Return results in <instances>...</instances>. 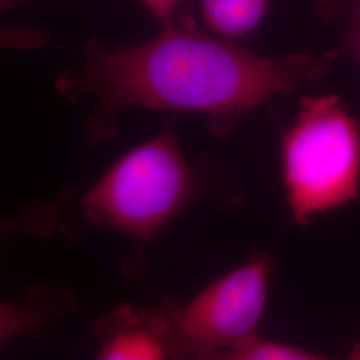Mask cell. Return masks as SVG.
I'll list each match as a JSON object with an SVG mask.
<instances>
[{
    "label": "cell",
    "instance_id": "3",
    "mask_svg": "<svg viewBox=\"0 0 360 360\" xmlns=\"http://www.w3.org/2000/svg\"><path fill=\"white\" fill-rule=\"evenodd\" d=\"M282 174L296 223L347 206L360 195V122L336 95L306 96L282 138Z\"/></svg>",
    "mask_w": 360,
    "mask_h": 360
},
{
    "label": "cell",
    "instance_id": "11",
    "mask_svg": "<svg viewBox=\"0 0 360 360\" xmlns=\"http://www.w3.org/2000/svg\"><path fill=\"white\" fill-rule=\"evenodd\" d=\"M349 359L360 360V345L352 349V352L349 355Z\"/></svg>",
    "mask_w": 360,
    "mask_h": 360
},
{
    "label": "cell",
    "instance_id": "10",
    "mask_svg": "<svg viewBox=\"0 0 360 360\" xmlns=\"http://www.w3.org/2000/svg\"><path fill=\"white\" fill-rule=\"evenodd\" d=\"M26 1L27 0H0V10L3 13H10L13 8H18L22 4H25Z\"/></svg>",
    "mask_w": 360,
    "mask_h": 360
},
{
    "label": "cell",
    "instance_id": "8",
    "mask_svg": "<svg viewBox=\"0 0 360 360\" xmlns=\"http://www.w3.org/2000/svg\"><path fill=\"white\" fill-rule=\"evenodd\" d=\"M160 27L169 26L193 13V0H138Z\"/></svg>",
    "mask_w": 360,
    "mask_h": 360
},
{
    "label": "cell",
    "instance_id": "1",
    "mask_svg": "<svg viewBox=\"0 0 360 360\" xmlns=\"http://www.w3.org/2000/svg\"><path fill=\"white\" fill-rule=\"evenodd\" d=\"M336 56H263L207 31L193 13L139 44L110 47L91 39L55 89L67 102L90 107L83 134L91 146L114 138L120 116L136 108L198 114L224 136L272 96L324 77Z\"/></svg>",
    "mask_w": 360,
    "mask_h": 360
},
{
    "label": "cell",
    "instance_id": "5",
    "mask_svg": "<svg viewBox=\"0 0 360 360\" xmlns=\"http://www.w3.org/2000/svg\"><path fill=\"white\" fill-rule=\"evenodd\" d=\"M103 360H154L171 354L167 309L122 306L95 326Z\"/></svg>",
    "mask_w": 360,
    "mask_h": 360
},
{
    "label": "cell",
    "instance_id": "2",
    "mask_svg": "<svg viewBox=\"0 0 360 360\" xmlns=\"http://www.w3.org/2000/svg\"><path fill=\"white\" fill-rule=\"evenodd\" d=\"M207 195L208 172L187 160L168 126L115 160L83 193L79 210L90 229L143 245Z\"/></svg>",
    "mask_w": 360,
    "mask_h": 360
},
{
    "label": "cell",
    "instance_id": "9",
    "mask_svg": "<svg viewBox=\"0 0 360 360\" xmlns=\"http://www.w3.org/2000/svg\"><path fill=\"white\" fill-rule=\"evenodd\" d=\"M342 46L360 67V6L349 15Z\"/></svg>",
    "mask_w": 360,
    "mask_h": 360
},
{
    "label": "cell",
    "instance_id": "4",
    "mask_svg": "<svg viewBox=\"0 0 360 360\" xmlns=\"http://www.w3.org/2000/svg\"><path fill=\"white\" fill-rule=\"evenodd\" d=\"M272 270L270 255L255 254L186 304L166 303L171 354L226 359L235 348L257 336Z\"/></svg>",
    "mask_w": 360,
    "mask_h": 360
},
{
    "label": "cell",
    "instance_id": "6",
    "mask_svg": "<svg viewBox=\"0 0 360 360\" xmlns=\"http://www.w3.org/2000/svg\"><path fill=\"white\" fill-rule=\"evenodd\" d=\"M271 0H195L199 22L221 38L239 41L252 35L269 13Z\"/></svg>",
    "mask_w": 360,
    "mask_h": 360
},
{
    "label": "cell",
    "instance_id": "7",
    "mask_svg": "<svg viewBox=\"0 0 360 360\" xmlns=\"http://www.w3.org/2000/svg\"><path fill=\"white\" fill-rule=\"evenodd\" d=\"M226 359L231 360H318L319 354L297 347L291 343L267 340L254 336L242 346L235 348Z\"/></svg>",
    "mask_w": 360,
    "mask_h": 360
}]
</instances>
